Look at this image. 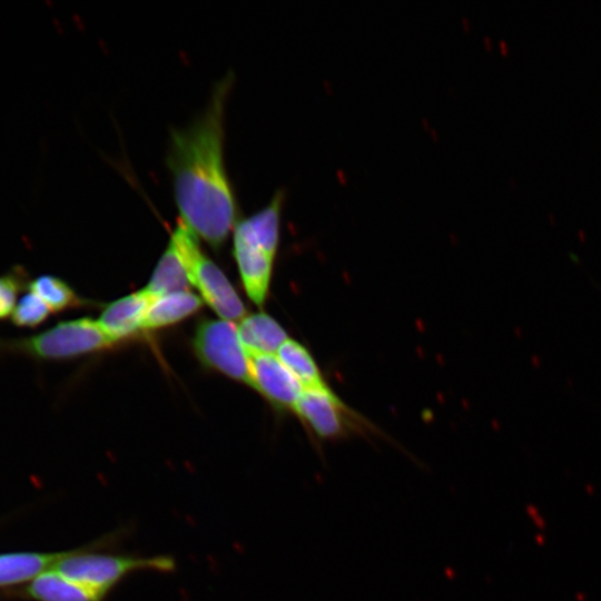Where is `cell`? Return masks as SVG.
I'll list each match as a JSON object with an SVG mask.
<instances>
[{"label":"cell","mask_w":601,"mask_h":601,"mask_svg":"<svg viewBox=\"0 0 601 601\" xmlns=\"http://www.w3.org/2000/svg\"><path fill=\"white\" fill-rule=\"evenodd\" d=\"M253 388L273 405L294 411L303 385L274 354H248Z\"/></svg>","instance_id":"obj_6"},{"label":"cell","mask_w":601,"mask_h":601,"mask_svg":"<svg viewBox=\"0 0 601 601\" xmlns=\"http://www.w3.org/2000/svg\"><path fill=\"white\" fill-rule=\"evenodd\" d=\"M233 83L234 73H226L200 116L171 130L166 156L179 219L215 249L237 223V203L224 157L225 109Z\"/></svg>","instance_id":"obj_1"},{"label":"cell","mask_w":601,"mask_h":601,"mask_svg":"<svg viewBox=\"0 0 601 601\" xmlns=\"http://www.w3.org/2000/svg\"><path fill=\"white\" fill-rule=\"evenodd\" d=\"M29 283V274L20 265L0 275V321L11 316L18 295L28 288Z\"/></svg>","instance_id":"obj_18"},{"label":"cell","mask_w":601,"mask_h":601,"mask_svg":"<svg viewBox=\"0 0 601 601\" xmlns=\"http://www.w3.org/2000/svg\"><path fill=\"white\" fill-rule=\"evenodd\" d=\"M125 532L105 534L93 543L71 550L52 570L107 597L129 574L140 571L173 572L175 560L168 555L140 556L96 552L116 545Z\"/></svg>","instance_id":"obj_2"},{"label":"cell","mask_w":601,"mask_h":601,"mask_svg":"<svg viewBox=\"0 0 601 601\" xmlns=\"http://www.w3.org/2000/svg\"><path fill=\"white\" fill-rule=\"evenodd\" d=\"M112 344L97 321L82 317L60 322L29 337L0 338V356L18 355L36 361H61L97 352Z\"/></svg>","instance_id":"obj_3"},{"label":"cell","mask_w":601,"mask_h":601,"mask_svg":"<svg viewBox=\"0 0 601 601\" xmlns=\"http://www.w3.org/2000/svg\"><path fill=\"white\" fill-rule=\"evenodd\" d=\"M203 302L207 303L221 319L235 322L246 316V308L221 269L203 254L189 274Z\"/></svg>","instance_id":"obj_7"},{"label":"cell","mask_w":601,"mask_h":601,"mask_svg":"<svg viewBox=\"0 0 601 601\" xmlns=\"http://www.w3.org/2000/svg\"><path fill=\"white\" fill-rule=\"evenodd\" d=\"M152 300L145 289L129 294L108 304L97 322L112 343L127 338L142 329Z\"/></svg>","instance_id":"obj_9"},{"label":"cell","mask_w":601,"mask_h":601,"mask_svg":"<svg viewBox=\"0 0 601 601\" xmlns=\"http://www.w3.org/2000/svg\"><path fill=\"white\" fill-rule=\"evenodd\" d=\"M28 288L39 296L53 313L78 307L82 304L75 290L57 276H38L30 280Z\"/></svg>","instance_id":"obj_17"},{"label":"cell","mask_w":601,"mask_h":601,"mask_svg":"<svg viewBox=\"0 0 601 601\" xmlns=\"http://www.w3.org/2000/svg\"><path fill=\"white\" fill-rule=\"evenodd\" d=\"M276 356L304 388L327 386L313 356L300 343L288 338Z\"/></svg>","instance_id":"obj_16"},{"label":"cell","mask_w":601,"mask_h":601,"mask_svg":"<svg viewBox=\"0 0 601 601\" xmlns=\"http://www.w3.org/2000/svg\"><path fill=\"white\" fill-rule=\"evenodd\" d=\"M50 312L45 302L30 292L20 297L11 314V322L18 327L33 328L43 323Z\"/></svg>","instance_id":"obj_19"},{"label":"cell","mask_w":601,"mask_h":601,"mask_svg":"<svg viewBox=\"0 0 601 601\" xmlns=\"http://www.w3.org/2000/svg\"><path fill=\"white\" fill-rule=\"evenodd\" d=\"M187 270L174 246L168 243L158 264L144 288L154 299L167 294L188 292L190 286Z\"/></svg>","instance_id":"obj_15"},{"label":"cell","mask_w":601,"mask_h":601,"mask_svg":"<svg viewBox=\"0 0 601 601\" xmlns=\"http://www.w3.org/2000/svg\"><path fill=\"white\" fill-rule=\"evenodd\" d=\"M38 601H105L107 597L56 570L38 575L28 588Z\"/></svg>","instance_id":"obj_12"},{"label":"cell","mask_w":601,"mask_h":601,"mask_svg":"<svg viewBox=\"0 0 601 601\" xmlns=\"http://www.w3.org/2000/svg\"><path fill=\"white\" fill-rule=\"evenodd\" d=\"M203 299L191 292H178L155 298L145 317L142 329H158L176 324L196 313Z\"/></svg>","instance_id":"obj_14"},{"label":"cell","mask_w":601,"mask_h":601,"mask_svg":"<svg viewBox=\"0 0 601 601\" xmlns=\"http://www.w3.org/2000/svg\"><path fill=\"white\" fill-rule=\"evenodd\" d=\"M234 257L249 299L262 307L268 294L274 258L255 242L233 229Z\"/></svg>","instance_id":"obj_8"},{"label":"cell","mask_w":601,"mask_h":601,"mask_svg":"<svg viewBox=\"0 0 601 601\" xmlns=\"http://www.w3.org/2000/svg\"><path fill=\"white\" fill-rule=\"evenodd\" d=\"M69 552L0 554V587L36 579L52 570Z\"/></svg>","instance_id":"obj_13"},{"label":"cell","mask_w":601,"mask_h":601,"mask_svg":"<svg viewBox=\"0 0 601 601\" xmlns=\"http://www.w3.org/2000/svg\"><path fill=\"white\" fill-rule=\"evenodd\" d=\"M294 412L321 441L342 439L362 428L361 420L327 386L304 388Z\"/></svg>","instance_id":"obj_5"},{"label":"cell","mask_w":601,"mask_h":601,"mask_svg":"<svg viewBox=\"0 0 601 601\" xmlns=\"http://www.w3.org/2000/svg\"><path fill=\"white\" fill-rule=\"evenodd\" d=\"M238 334L247 354H274L288 339L284 328L266 313L246 315Z\"/></svg>","instance_id":"obj_11"},{"label":"cell","mask_w":601,"mask_h":601,"mask_svg":"<svg viewBox=\"0 0 601 601\" xmlns=\"http://www.w3.org/2000/svg\"><path fill=\"white\" fill-rule=\"evenodd\" d=\"M193 346L200 362L209 368L253 387L249 357L238 328L225 319H205L196 328Z\"/></svg>","instance_id":"obj_4"},{"label":"cell","mask_w":601,"mask_h":601,"mask_svg":"<svg viewBox=\"0 0 601 601\" xmlns=\"http://www.w3.org/2000/svg\"><path fill=\"white\" fill-rule=\"evenodd\" d=\"M285 193L276 190L268 204L252 216L237 220L234 229L255 242L267 254L275 257L280 235V216Z\"/></svg>","instance_id":"obj_10"}]
</instances>
